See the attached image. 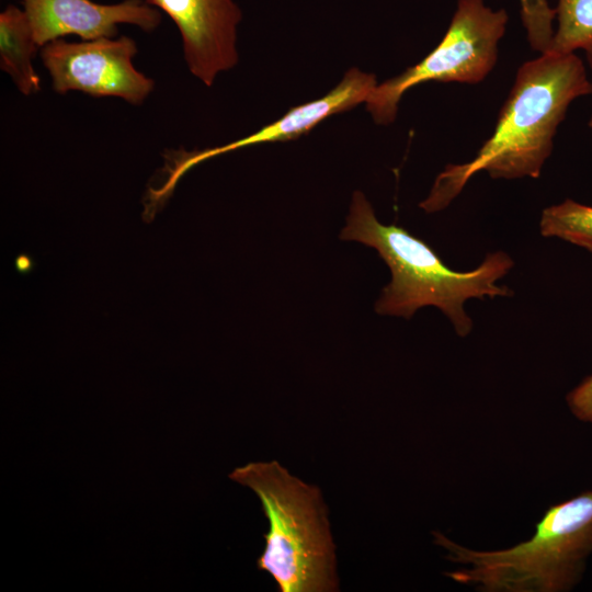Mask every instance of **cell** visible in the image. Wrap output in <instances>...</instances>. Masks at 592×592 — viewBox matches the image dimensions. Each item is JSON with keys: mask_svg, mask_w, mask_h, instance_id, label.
<instances>
[{"mask_svg": "<svg viewBox=\"0 0 592 592\" xmlns=\"http://www.w3.org/2000/svg\"><path fill=\"white\" fill-rule=\"evenodd\" d=\"M343 240H355L376 249L391 272V281L382 291L375 310L379 315L411 318L425 306H434L452 322L459 337L473 330V320L464 309L470 298L510 297L513 291L497 281L514 265L504 251L488 253L474 270L449 269L423 240L397 225H384L361 191L352 196Z\"/></svg>", "mask_w": 592, "mask_h": 592, "instance_id": "cell-2", "label": "cell"}, {"mask_svg": "<svg viewBox=\"0 0 592 592\" xmlns=\"http://www.w3.org/2000/svg\"><path fill=\"white\" fill-rule=\"evenodd\" d=\"M589 127L592 128V115H591L590 121H589Z\"/></svg>", "mask_w": 592, "mask_h": 592, "instance_id": "cell-15", "label": "cell"}, {"mask_svg": "<svg viewBox=\"0 0 592 592\" xmlns=\"http://www.w3.org/2000/svg\"><path fill=\"white\" fill-rule=\"evenodd\" d=\"M539 229L543 237H557L592 252V206L573 200L546 207Z\"/></svg>", "mask_w": 592, "mask_h": 592, "instance_id": "cell-12", "label": "cell"}, {"mask_svg": "<svg viewBox=\"0 0 592 592\" xmlns=\"http://www.w3.org/2000/svg\"><path fill=\"white\" fill-rule=\"evenodd\" d=\"M137 52L136 42L122 35L81 42L58 38L44 45L39 56L59 94L78 91L140 105L152 92L155 81L135 68Z\"/></svg>", "mask_w": 592, "mask_h": 592, "instance_id": "cell-6", "label": "cell"}, {"mask_svg": "<svg viewBox=\"0 0 592 592\" xmlns=\"http://www.w3.org/2000/svg\"><path fill=\"white\" fill-rule=\"evenodd\" d=\"M590 94L592 82L574 53L548 50L524 62L491 136L470 161L447 164L420 207L426 213L446 208L479 171L492 179L538 178L569 105Z\"/></svg>", "mask_w": 592, "mask_h": 592, "instance_id": "cell-1", "label": "cell"}, {"mask_svg": "<svg viewBox=\"0 0 592 592\" xmlns=\"http://www.w3.org/2000/svg\"><path fill=\"white\" fill-rule=\"evenodd\" d=\"M433 536L448 560L466 566L447 573L455 581L486 591H568L580 581L592 554V490L549 508L534 536L509 549L477 551L442 533Z\"/></svg>", "mask_w": 592, "mask_h": 592, "instance_id": "cell-4", "label": "cell"}, {"mask_svg": "<svg viewBox=\"0 0 592 592\" xmlns=\"http://www.w3.org/2000/svg\"><path fill=\"white\" fill-rule=\"evenodd\" d=\"M522 23L525 27L531 48L539 54L550 49L554 38L556 9L547 0H519Z\"/></svg>", "mask_w": 592, "mask_h": 592, "instance_id": "cell-13", "label": "cell"}, {"mask_svg": "<svg viewBox=\"0 0 592 592\" xmlns=\"http://www.w3.org/2000/svg\"><path fill=\"white\" fill-rule=\"evenodd\" d=\"M557 29L549 50L584 52L592 70V0H558Z\"/></svg>", "mask_w": 592, "mask_h": 592, "instance_id": "cell-11", "label": "cell"}, {"mask_svg": "<svg viewBox=\"0 0 592 592\" xmlns=\"http://www.w3.org/2000/svg\"><path fill=\"white\" fill-rule=\"evenodd\" d=\"M229 478L250 488L269 521L258 568L282 592L338 590L334 543L320 490L289 474L278 462H252Z\"/></svg>", "mask_w": 592, "mask_h": 592, "instance_id": "cell-3", "label": "cell"}, {"mask_svg": "<svg viewBox=\"0 0 592 592\" xmlns=\"http://www.w3.org/2000/svg\"><path fill=\"white\" fill-rule=\"evenodd\" d=\"M29 19L33 36L42 48L66 35L81 41L118 35L119 24L153 32L161 23V12L144 0H124L113 4L91 0H19Z\"/></svg>", "mask_w": 592, "mask_h": 592, "instance_id": "cell-9", "label": "cell"}, {"mask_svg": "<svg viewBox=\"0 0 592 592\" xmlns=\"http://www.w3.org/2000/svg\"><path fill=\"white\" fill-rule=\"evenodd\" d=\"M567 402L578 419L592 422V375L568 394Z\"/></svg>", "mask_w": 592, "mask_h": 592, "instance_id": "cell-14", "label": "cell"}, {"mask_svg": "<svg viewBox=\"0 0 592 592\" xmlns=\"http://www.w3.org/2000/svg\"><path fill=\"white\" fill-rule=\"evenodd\" d=\"M376 86L375 75L363 72L353 67L323 96L292 107L281 118L249 136L203 150L170 151L164 155L166 167L162 169L167 178L160 187L152 189V195L157 201L166 203L183 174L207 159L258 144L296 139L328 117L365 103Z\"/></svg>", "mask_w": 592, "mask_h": 592, "instance_id": "cell-7", "label": "cell"}, {"mask_svg": "<svg viewBox=\"0 0 592 592\" xmlns=\"http://www.w3.org/2000/svg\"><path fill=\"white\" fill-rule=\"evenodd\" d=\"M177 25L191 73L210 87L238 61L237 26L242 13L232 0H144Z\"/></svg>", "mask_w": 592, "mask_h": 592, "instance_id": "cell-8", "label": "cell"}, {"mask_svg": "<svg viewBox=\"0 0 592 592\" xmlns=\"http://www.w3.org/2000/svg\"><path fill=\"white\" fill-rule=\"evenodd\" d=\"M509 16L492 10L483 0H458L449 26L440 44L420 62L383 83H377L365 104L375 123L388 125L397 116L402 95L428 82L477 84L498 60V45Z\"/></svg>", "mask_w": 592, "mask_h": 592, "instance_id": "cell-5", "label": "cell"}, {"mask_svg": "<svg viewBox=\"0 0 592 592\" xmlns=\"http://www.w3.org/2000/svg\"><path fill=\"white\" fill-rule=\"evenodd\" d=\"M41 47L23 9L8 4L0 13V68L23 95L41 91L33 59Z\"/></svg>", "mask_w": 592, "mask_h": 592, "instance_id": "cell-10", "label": "cell"}]
</instances>
